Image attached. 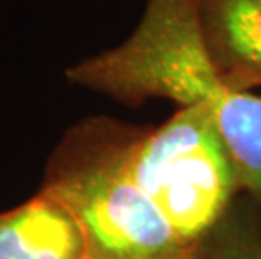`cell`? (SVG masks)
Masks as SVG:
<instances>
[{"label": "cell", "mask_w": 261, "mask_h": 259, "mask_svg": "<svg viewBox=\"0 0 261 259\" xmlns=\"http://www.w3.org/2000/svg\"><path fill=\"white\" fill-rule=\"evenodd\" d=\"M69 84L128 108L148 100L201 106L234 163L243 194L261 212V95L229 86L207 56L194 0H147L123 42L66 69Z\"/></svg>", "instance_id": "obj_1"}, {"label": "cell", "mask_w": 261, "mask_h": 259, "mask_svg": "<svg viewBox=\"0 0 261 259\" xmlns=\"http://www.w3.org/2000/svg\"><path fill=\"white\" fill-rule=\"evenodd\" d=\"M128 121L96 114L71 125L44 167L41 187L69 209L90 259H197L132 177Z\"/></svg>", "instance_id": "obj_2"}, {"label": "cell", "mask_w": 261, "mask_h": 259, "mask_svg": "<svg viewBox=\"0 0 261 259\" xmlns=\"http://www.w3.org/2000/svg\"><path fill=\"white\" fill-rule=\"evenodd\" d=\"M126 165L196 252L243 192L223 138L201 106H179L160 125L128 123Z\"/></svg>", "instance_id": "obj_3"}, {"label": "cell", "mask_w": 261, "mask_h": 259, "mask_svg": "<svg viewBox=\"0 0 261 259\" xmlns=\"http://www.w3.org/2000/svg\"><path fill=\"white\" fill-rule=\"evenodd\" d=\"M214 68L240 91L261 88V0H194Z\"/></svg>", "instance_id": "obj_4"}, {"label": "cell", "mask_w": 261, "mask_h": 259, "mask_svg": "<svg viewBox=\"0 0 261 259\" xmlns=\"http://www.w3.org/2000/svg\"><path fill=\"white\" fill-rule=\"evenodd\" d=\"M0 259H90L83 231L54 194L39 189L0 212Z\"/></svg>", "instance_id": "obj_5"}, {"label": "cell", "mask_w": 261, "mask_h": 259, "mask_svg": "<svg viewBox=\"0 0 261 259\" xmlns=\"http://www.w3.org/2000/svg\"><path fill=\"white\" fill-rule=\"evenodd\" d=\"M197 259H261V212L238 197L224 217L199 242Z\"/></svg>", "instance_id": "obj_6"}]
</instances>
